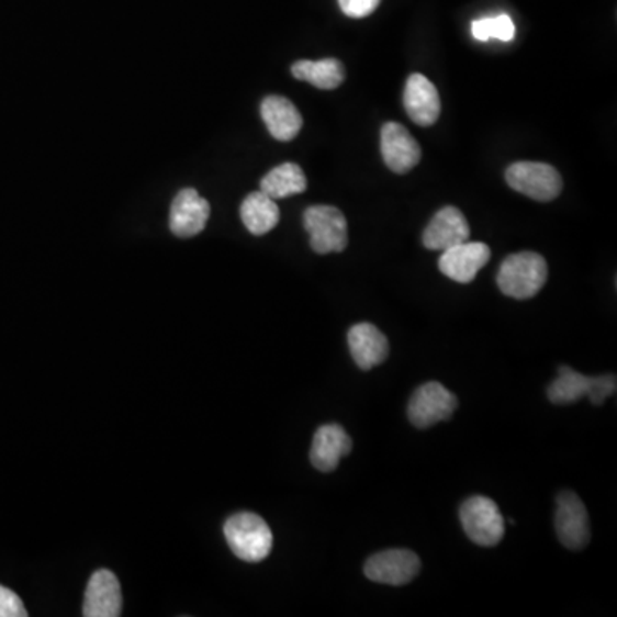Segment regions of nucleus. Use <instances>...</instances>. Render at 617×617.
Listing matches in <instances>:
<instances>
[{
  "label": "nucleus",
  "mask_w": 617,
  "mask_h": 617,
  "mask_svg": "<svg viewBox=\"0 0 617 617\" xmlns=\"http://www.w3.org/2000/svg\"><path fill=\"white\" fill-rule=\"evenodd\" d=\"M406 114L420 127L436 124L441 114V98L433 82L423 75H412L403 93Z\"/></svg>",
  "instance_id": "nucleus-16"
},
{
  "label": "nucleus",
  "mask_w": 617,
  "mask_h": 617,
  "mask_svg": "<svg viewBox=\"0 0 617 617\" xmlns=\"http://www.w3.org/2000/svg\"><path fill=\"white\" fill-rule=\"evenodd\" d=\"M261 117L271 136L278 142H292L302 130L298 106L283 97H268L261 103Z\"/></svg>",
  "instance_id": "nucleus-18"
},
{
  "label": "nucleus",
  "mask_w": 617,
  "mask_h": 617,
  "mask_svg": "<svg viewBox=\"0 0 617 617\" xmlns=\"http://www.w3.org/2000/svg\"><path fill=\"white\" fill-rule=\"evenodd\" d=\"M304 227L311 247L317 255L341 253L348 246V225L344 213L335 206H311L304 213Z\"/></svg>",
  "instance_id": "nucleus-4"
},
{
  "label": "nucleus",
  "mask_w": 617,
  "mask_h": 617,
  "mask_svg": "<svg viewBox=\"0 0 617 617\" xmlns=\"http://www.w3.org/2000/svg\"><path fill=\"white\" fill-rule=\"evenodd\" d=\"M363 573L372 582L402 586L420 573V559L408 549H388L371 556L366 561Z\"/></svg>",
  "instance_id": "nucleus-9"
},
{
  "label": "nucleus",
  "mask_w": 617,
  "mask_h": 617,
  "mask_svg": "<svg viewBox=\"0 0 617 617\" xmlns=\"http://www.w3.org/2000/svg\"><path fill=\"white\" fill-rule=\"evenodd\" d=\"M617 380L614 374L583 375L568 366L559 368V375L547 390V399L554 405H570L579 402L583 396H588L592 405L601 406L604 400L616 393Z\"/></svg>",
  "instance_id": "nucleus-3"
},
{
  "label": "nucleus",
  "mask_w": 617,
  "mask_h": 617,
  "mask_svg": "<svg viewBox=\"0 0 617 617\" xmlns=\"http://www.w3.org/2000/svg\"><path fill=\"white\" fill-rule=\"evenodd\" d=\"M210 203L195 189H184L176 195L170 210V231L177 237L189 238L201 234L210 220Z\"/></svg>",
  "instance_id": "nucleus-13"
},
{
  "label": "nucleus",
  "mask_w": 617,
  "mask_h": 617,
  "mask_svg": "<svg viewBox=\"0 0 617 617\" xmlns=\"http://www.w3.org/2000/svg\"><path fill=\"white\" fill-rule=\"evenodd\" d=\"M554 525L559 540L568 549L582 551L591 542V520L585 504L571 491L558 496Z\"/></svg>",
  "instance_id": "nucleus-8"
},
{
  "label": "nucleus",
  "mask_w": 617,
  "mask_h": 617,
  "mask_svg": "<svg viewBox=\"0 0 617 617\" xmlns=\"http://www.w3.org/2000/svg\"><path fill=\"white\" fill-rule=\"evenodd\" d=\"M240 218L253 235H265L280 222V210L265 192H250L240 206Z\"/></svg>",
  "instance_id": "nucleus-19"
},
{
  "label": "nucleus",
  "mask_w": 617,
  "mask_h": 617,
  "mask_svg": "<svg viewBox=\"0 0 617 617\" xmlns=\"http://www.w3.org/2000/svg\"><path fill=\"white\" fill-rule=\"evenodd\" d=\"M381 0H338L341 11L347 14L348 18H368L369 14L378 9Z\"/></svg>",
  "instance_id": "nucleus-24"
},
{
  "label": "nucleus",
  "mask_w": 617,
  "mask_h": 617,
  "mask_svg": "<svg viewBox=\"0 0 617 617\" xmlns=\"http://www.w3.org/2000/svg\"><path fill=\"white\" fill-rule=\"evenodd\" d=\"M27 610L18 594L0 585V617H26Z\"/></svg>",
  "instance_id": "nucleus-23"
},
{
  "label": "nucleus",
  "mask_w": 617,
  "mask_h": 617,
  "mask_svg": "<svg viewBox=\"0 0 617 617\" xmlns=\"http://www.w3.org/2000/svg\"><path fill=\"white\" fill-rule=\"evenodd\" d=\"M121 610L122 591L117 576L109 570L94 571L85 592L82 616L117 617Z\"/></svg>",
  "instance_id": "nucleus-12"
},
{
  "label": "nucleus",
  "mask_w": 617,
  "mask_h": 617,
  "mask_svg": "<svg viewBox=\"0 0 617 617\" xmlns=\"http://www.w3.org/2000/svg\"><path fill=\"white\" fill-rule=\"evenodd\" d=\"M547 261L542 256L531 250L516 253L501 262L497 271V287L506 298L516 301H527L536 298L537 293L546 285Z\"/></svg>",
  "instance_id": "nucleus-1"
},
{
  "label": "nucleus",
  "mask_w": 617,
  "mask_h": 617,
  "mask_svg": "<svg viewBox=\"0 0 617 617\" xmlns=\"http://www.w3.org/2000/svg\"><path fill=\"white\" fill-rule=\"evenodd\" d=\"M381 153L391 172L408 173L423 158V149L406 127L399 122H388L381 130Z\"/></svg>",
  "instance_id": "nucleus-10"
},
{
  "label": "nucleus",
  "mask_w": 617,
  "mask_h": 617,
  "mask_svg": "<svg viewBox=\"0 0 617 617\" xmlns=\"http://www.w3.org/2000/svg\"><path fill=\"white\" fill-rule=\"evenodd\" d=\"M489 259H491V249L487 244L467 240V243L442 250L441 258H439V270L453 282L470 283L475 280L476 273L487 265Z\"/></svg>",
  "instance_id": "nucleus-11"
},
{
  "label": "nucleus",
  "mask_w": 617,
  "mask_h": 617,
  "mask_svg": "<svg viewBox=\"0 0 617 617\" xmlns=\"http://www.w3.org/2000/svg\"><path fill=\"white\" fill-rule=\"evenodd\" d=\"M305 189H307V179L298 164L278 165L261 180V192L270 195L271 200H283L290 195L301 194Z\"/></svg>",
  "instance_id": "nucleus-21"
},
{
  "label": "nucleus",
  "mask_w": 617,
  "mask_h": 617,
  "mask_svg": "<svg viewBox=\"0 0 617 617\" xmlns=\"http://www.w3.org/2000/svg\"><path fill=\"white\" fill-rule=\"evenodd\" d=\"M515 35V23H513L508 14L482 18V20H476L472 23V36L479 40V42H487L491 38H497L501 42H512Z\"/></svg>",
  "instance_id": "nucleus-22"
},
{
  "label": "nucleus",
  "mask_w": 617,
  "mask_h": 617,
  "mask_svg": "<svg viewBox=\"0 0 617 617\" xmlns=\"http://www.w3.org/2000/svg\"><path fill=\"white\" fill-rule=\"evenodd\" d=\"M352 453V438L338 424L321 426L314 434L311 446V463L319 472H333L340 465L341 458Z\"/></svg>",
  "instance_id": "nucleus-14"
},
{
  "label": "nucleus",
  "mask_w": 617,
  "mask_h": 617,
  "mask_svg": "<svg viewBox=\"0 0 617 617\" xmlns=\"http://www.w3.org/2000/svg\"><path fill=\"white\" fill-rule=\"evenodd\" d=\"M470 238V225L465 215L455 206L439 210L423 234V244L429 250H446Z\"/></svg>",
  "instance_id": "nucleus-15"
},
{
  "label": "nucleus",
  "mask_w": 617,
  "mask_h": 617,
  "mask_svg": "<svg viewBox=\"0 0 617 617\" xmlns=\"http://www.w3.org/2000/svg\"><path fill=\"white\" fill-rule=\"evenodd\" d=\"M506 182L515 191L542 203L556 200L563 191L561 173L551 165L539 161H516L509 165Z\"/></svg>",
  "instance_id": "nucleus-6"
},
{
  "label": "nucleus",
  "mask_w": 617,
  "mask_h": 617,
  "mask_svg": "<svg viewBox=\"0 0 617 617\" xmlns=\"http://www.w3.org/2000/svg\"><path fill=\"white\" fill-rule=\"evenodd\" d=\"M348 348L356 360L357 368L371 371L388 359L390 344L380 328L371 323H357L350 328L347 336Z\"/></svg>",
  "instance_id": "nucleus-17"
},
{
  "label": "nucleus",
  "mask_w": 617,
  "mask_h": 617,
  "mask_svg": "<svg viewBox=\"0 0 617 617\" xmlns=\"http://www.w3.org/2000/svg\"><path fill=\"white\" fill-rule=\"evenodd\" d=\"M228 547L246 563H259L273 549V534L261 516L256 513H237L223 527Z\"/></svg>",
  "instance_id": "nucleus-2"
},
{
  "label": "nucleus",
  "mask_w": 617,
  "mask_h": 617,
  "mask_svg": "<svg viewBox=\"0 0 617 617\" xmlns=\"http://www.w3.org/2000/svg\"><path fill=\"white\" fill-rule=\"evenodd\" d=\"M292 75L295 79L311 82L319 90H336L345 81V67L336 59H323L317 63L299 60L292 66Z\"/></svg>",
  "instance_id": "nucleus-20"
},
{
  "label": "nucleus",
  "mask_w": 617,
  "mask_h": 617,
  "mask_svg": "<svg viewBox=\"0 0 617 617\" xmlns=\"http://www.w3.org/2000/svg\"><path fill=\"white\" fill-rule=\"evenodd\" d=\"M460 521L467 537L481 547H494L503 540L504 516L491 497L473 496L461 504Z\"/></svg>",
  "instance_id": "nucleus-5"
},
{
  "label": "nucleus",
  "mask_w": 617,
  "mask_h": 617,
  "mask_svg": "<svg viewBox=\"0 0 617 617\" xmlns=\"http://www.w3.org/2000/svg\"><path fill=\"white\" fill-rule=\"evenodd\" d=\"M457 408V396L438 381H430L414 391L406 414L417 429H427L450 420Z\"/></svg>",
  "instance_id": "nucleus-7"
}]
</instances>
